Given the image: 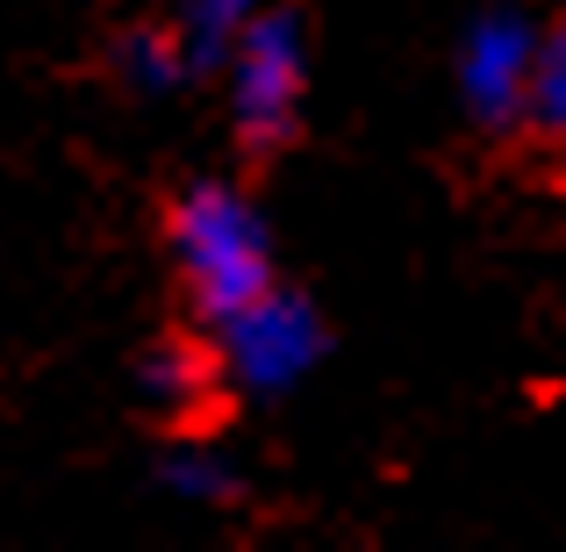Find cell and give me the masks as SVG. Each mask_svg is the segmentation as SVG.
<instances>
[{"mask_svg":"<svg viewBox=\"0 0 566 552\" xmlns=\"http://www.w3.org/2000/svg\"><path fill=\"white\" fill-rule=\"evenodd\" d=\"M166 244L193 316L208 331L273 288V230H265V208L237 180H187L172 194Z\"/></svg>","mask_w":566,"mask_h":552,"instance_id":"obj_1","label":"cell"},{"mask_svg":"<svg viewBox=\"0 0 566 552\" xmlns=\"http://www.w3.org/2000/svg\"><path fill=\"white\" fill-rule=\"evenodd\" d=\"M302 94H308V29L294 8L265 0L251 29L222 51V108H230L237 144L251 158L287 152L294 123H302Z\"/></svg>","mask_w":566,"mask_h":552,"instance_id":"obj_2","label":"cell"},{"mask_svg":"<svg viewBox=\"0 0 566 552\" xmlns=\"http://www.w3.org/2000/svg\"><path fill=\"white\" fill-rule=\"evenodd\" d=\"M323 345H331V331H323L316 302L273 280L259 302H244L237 316L216 323V373L251 402H280L316 373Z\"/></svg>","mask_w":566,"mask_h":552,"instance_id":"obj_3","label":"cell"},{"mask_svg":"<svg viewBox=\"0 0 566 552\" xmlns=\"http://www.w3.org/2000/svg\"><path fill=\"white\" fill-rule=\"evenodd\" d=\"M531 65H538V22L524 8H481L459 37L452 80H459V108L473 129L510 137L524 129V94H531Z\"/></svg>","mask_w":566,"mask_h":552,"instance_id":"obj_4","label":"cell"},{"mask_svg":"<svg viewBox=\"0 0 566 552\" xmlns=\"http://www.w3.org/2000/svg\"><path fill=\"white\" fill-rule=\"evenodd\" d=\"M115 72H123L137 94H151V101L180 94L187 80H201V65H193L180 22H144V29H129L123 51H115Z\"/></svg>","mask_w":566,"mask_h":552,"instance_id":"obj_5","label":"cell"},{"mask_svg":"<svg viewBox=\"0 0 566 552\" xmlns=\"http://www.w3.org/2000/svg\"><path fill=\"white\" fill-rule=\"evenodd\" d=\"M208 387H216V360H208V352H193L187 337H166V345H151L137 360V395L151 402V409H166V416L193 409Z\"/></svg>","mask_w":566,"mask_h":552,"instance_id":"obj_6","label":"cell"},{"mask_svg":"<svg viewBox=\"0 0 566 552\" xmlns=\"http://www.w3.org/2000/svg\"><path fill=\"white\" fill-rule=\"evenodd\" d=\"M524 129L538 144L566 152V8L553 22H538V65H531V94H524Z\"/></svg>","mask_w":566,"mask_h":552,"instance_id":"obj_7","label":"cell"},{"mask_svg":"<svg viewBox=\"0 0 566 552\" xmlns=\"http://www.w3.org/2000/svg\"><path fill=\"white\" fill-rule=\"evenodd\" d=\"M158 481H166V496H180V502H237L244 496V473H237V459L222 452V445H208V438H180L166 459H158Z\"/></svg>","mask_w":566,"mask_h":552,"instance_id":"obj_8","label":"cell"},{"mask_svg":"<svg viewBox=\"0 0 566 552\" xmlns=\"http://www.w3.org/2000/svg\"><path fill=\"white\" fill-rule=\"evenodd\" d=\"M259 8H265V0H180V8H172V22H180L193 65L216 72L222 51H230V43L251 29V14H259Z\"/></svg>","mask_w":566,"mask_h":552,"instance_id":"obj_9","label":"cell"}]
</instances>
